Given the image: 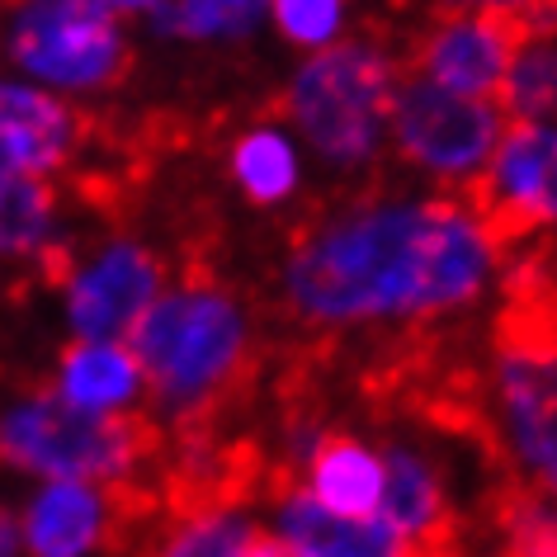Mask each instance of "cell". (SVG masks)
I'll use <instances>...</instances> for the list:
<instances>
[{
  "label": "cell",
  "instance_id": "6da1fadb",
  "mask_svg": "<svg viewBox=\"0 0 557 557\" xmlns=\"http://www.w3.org/2000/svg\"><path fill=\"white\" fill-rule=\"evenodd\" d=\"M496 250L454 199H364L288 227L284 317L312 336L472 308Z\"/></svg>",
  "mask_w": 557,
  "mask_h": 557
},
{
  "label": "cell",
  "instance_id": "7a4b0ae2",
  "mask_svg": "<svg viewBox=\"0 0 557 557\" xmlns=\"http://www.w3.org/2000/svg\"><path fill=\"white\" fill-rule=\"evenodd\" d=\"M123 345L171 440L227 435L270 369V345L246 302L203 260H189L185 284L151 302Z\"/></svg>",
  "mask_w": 557,
  "mask_h": 557
},
{
  "label": "cell",
  "instance_id": "3957f363",
  "mask_svg": "<svg viewBox=\"0 0 557 557\" xmlns=\"http://www.w3.org/2000/svg\"><path fill=\"white\" fill-rule=\"evenodd\" d=\"M171 430L151 411H86L44 383L0 416V463L38 478H151L165 463Z\"/></svg>",
  "mask_w": 557,
  "mask_h": 557
},
{
  "label": "cell",
  "instance_id": "277c9868",
  "mask_svg": "<svg viewBox=\"0 0 557 557\" xmlns=\"http://www.w3.org/2000/svg\"><path fill=\"white\" fill-rule=\"evenodd\" d=\"M397 58L369 38H341L322 48L284 90V114L336 165H359L379 157L397 100Z\"/></svg>",
  "mask_w": 557,
  "mask_h": 557
},
{
  "label": "cell",
  "instance_id": "5b68a950",
  "mask_svg": "<svg viewBox=\"0 0 557 557\" xmlns=\"http://www.w3.org/2000/svg\"><path fill=\"white\" fill-rule=\"evenodd\" d=\"M539 34L534 0H472L435 5L430 24L397 58L401 76H425L444 90L496 100L515 52Z\"/></svg>",
  "mask_w": 557,
  "mask_h": 557
},
{
  "label": "cell",
  "instance_id": "8992f818",
  "mask_svg": "<svg viewBox=\"0 0 557 557\" xmlns=\"http://www.w3.org/2000/svg\"><path fill=\"white\" fill-rule=\"evenodd\" d=\"M454 199L472 213L496 260L515 256L524 236L557 227V123L506 119L486 165Z\"/></svg>",
  "mask_w": 557,
  "mask_h": 557
},
{
  "label": "cell",
  "instance_id": "52a82bcc",
  "mask_svg": "<svg viewBox=\"0 0 557 557\" xmlns=\"http://www.w3.org/2000/svg\"><path fill=\"white\" fill-rule=\"evenodd\" d=\"M500 128H506V114L496 100L444 90L425 76L397 81L387 137L401 161L440 180L444 189H463L482 171L492 147L500 143Z\"/></svg>",
  "mask_w": 557,
  "mask_h": 557
},
{
  "label": "cell",
  "instance_id": "ba28073f",
  "mask_svg": "<svg viewBox=\"0 0 557 557\" xmlns=\"http://www.w3.org/2000/svg\"><path fill=\"white\" fill-rule=\"evenodd\" d=\"M10 58L38 81L72 90L123 86L137 66V52L104 0H38L10 34Z\"/></svg>",
  "mask_w": 557,
  "mask_h": 557
},
{
  "label": "cell",
  "instance_id": "9c48e42d",
  "mask_svg": "<svg viewBox=\"0 0 557 557\" xmlns=\"http://www.w3.org/2000/svg\"><path fill=\"white\" fill-rule=\"evenodd\" d=\"M165 260L151 246L119 242L66 278V322L81 341H123L133 322L165 294Z\"/></svg>",
  "mask_w": 557,
  "mask_h": 557
},
{
  "label": "cell",
  "instance_id": "30bf717a",
  "mask_svg": "<svg viewBox=\"0 0 557 557\" xmlns=\"http://www.w3.org/2000/svg\"><path fill=\"white\" fill-rule=\"evenodd\" d=\"M95 133V114L62 104L48 90L0 81V171L52 175Z\"/></svg>",
  "mask_w": 557,
  "mask_h": 557
},
{
  "label": "cell",
  "instance_id": "8fae6325",
  "mask_svg": "<svg viewBox=\"0 0 557 557\" xmlns=\"http://www.w3.org/2000/svg\"><path fill=\"white\" fill-rule=\"evenodd\" d=\"M379 515L397 534H407L425 548H468L463 524L454 515V500L444 492L440 468L416 449H387L383 454V496Z\"/></svg>",
  "mask_w": 557,
  "mask_h": 557
},
{
  "label": "cell",
  "instance_id": "7c38bea8",
  "mask_svg": "<svg viewBox=\"0 0 557 557\" xmlns=\"http://www.w3.org/2000/svg\"><path fill=\"white\" fill-rule=\"evenodd\" d=\"M302 486L331 515L369 520V515H379L383 496V454H373L364 440L345 435V430H322L302 458Z\"/></svg>",
  "mask_w": 557,
  "mask_h": 557
},
{
  "label": "cell",
  "instance_id": "4fadbf2b",
  "mask_svg": "<svg viewBox=\"0 0 557 557\" xmlns=\"http://www.w3.org/2000/svg\"><path fill=\"white\" fill-rule=\"evenodd\" d=\"M52 387H58L72 407L119 411L137 397L143 373H137V359L128 355L123 341H76V345L62 350V364H58Z\"/></svg>",
  "mask_w": 557,
  "mask_h": 557
},
{
  "label": "cell",
  "instance_id": "5bb4252c",
  "mask_svg": "<svg viewBox=\"0 0 557 557\" xmlns=\"http://www.w3.org/2000/svg\"><path fill=\"white\" fill-rule=\"evenodd\" d=\"M256 524L242 520V510L222 515H171L147 529L143 557H246Z\"/></svg>",
  "mask_w": 557,
  "mask_h": 557
},
{
  "label": "cell",
  "instance_id": "9a60e30c",
  "mask_svg": "<svg viewBox=\"0 0 557 557\" xmlns=\"http://www.w3.org/2000/svg\"><path fill=\"white\" fill-rule=\"evenodd\" d=\"M227 171L236 180V189H242L250 203H260V208L284 203L288 194L298 189L294 147H288L274 128H250V133L236 137L232 157H227Z\"/></svg>",
  "mask_w": 557,
  "mask_h": 557
},
{
  "label": "cell",
  "instance_id": "2e32d148",
  "mask_svg": "<svg viewBox=\"0 0 557 557\" xmlns=\"http://www.w3.org/2000/svg\"><path fill=\"white\" fill-rule=\"evenodd\" d=\"M58 218V189L48 175L0 171V256L29 260Z\"/></svg>",
  "mask_w": 557,
  "mask_h": 557
},
{
  "label": "cell",
  "instance_id": "e0dca14e",
  "mask_svg": "<svg viewBox=\"0 0 557 557\" xmlns=\"http://www.w3.org/2000/svg\"><path fill=\"white\" fill-rule=\"evenodd\" d=\"M496 104L506 119L557 123V29L534 34L520 52H515L510 72L500 81Z\"/></svg>",
  "mask_w": 557,
  "mask_h": 557
},
{
  "label": "cell",
  "instance_id": "ac0fdd59",
  "mask_svg": "<svg viewBox=\"0 0 557 557\" xmlns=\"http://www.w3.org/2000/svg\"><path fill=\"white\" fill-rule=\"evenodd\" d=\"M151 10L171 38H242L260 20V0H157Z\"/></svg>",
  "mask_w": 557,
  "mask_h": 557
},
{
  "label": "cell",
  "instance_id": "d6986e66",
  "mask_svg": "<svg viewBox=\"0 0 557 557\" xmlns=\"http://www.w3.org/2000/svg\"><path fill=\"white\" fill-rule=\"evenodd\" d=\"M345 0H274V24L284 29L288 44L317 48L336 34Z\"/></svg>",
  "mask_w": 557,
  "mask_h": 557
},
{
  "label": "cell",
  "instance_id": "ffe728a7",
  "mask_svg": "<svg viewBox=\"0 0 557 557\" xmlns=\"http://www.w3.org/2000/svg\"><path fill=\"white\" fill-rule=\"evenodd\" d=\"M104 5L114 10V15H133V10H151L157 0H104Z\"/></svg>",
  "mask_w": 557,
  "mask_h": 557
},
{
  "label": "cell",
  "instance_id": "44dd1931",
  "mask_svg": "<svg viewBox=\"0 0 557 557\" xmlns=\"http://www.w3.org/2000/svg\"><path fill=\"white\" fill-rule=\"evenodd\" d=\"M435 5H472V0H435Z\"/></svg>",
  "mask_w": 557,
  "mask_h": 557
},
{
  "label": "cell",
  "instance_id": "7402d4cb",
  "mask_svg": "<svg viewBox=\"0 0 557 557\" xmlns=\"http://www.w3.org/2000/svg\"><path fill=\"white\" fill-rule=\"evenodd\" d=\"M0 5H20V0H0Z\"/></svg>",
  "mask_w": 557,
  "mask_h": 557
}]
</instances>
